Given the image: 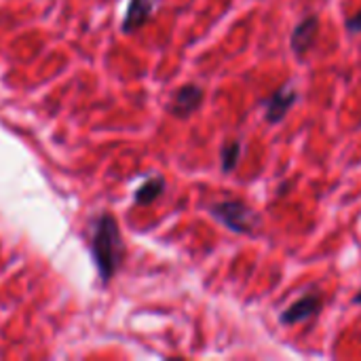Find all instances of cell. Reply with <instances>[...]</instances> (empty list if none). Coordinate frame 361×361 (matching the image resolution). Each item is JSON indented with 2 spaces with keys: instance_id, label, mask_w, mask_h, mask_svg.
<instances>
[{
  "instance_id": "10",
  "label": "cell",
  "mask_w": 361,
  "mask_h": 361,
  "mask_svg": "<svg viewBox=\"0 0 361 361\" xmlns=\"http://www.w3.org/2000/svg\"><path fill=\"white\" fill-rule=\"evenodd\" d=\"M345 23H347V30H349L351 34H360L361 32V11H357L355 15H351V17H349Z\"/></svg>"
},
{
  "instance_id": "8",
  "label": "cell",
  "mask_w": 361,
  "mask_h": 361,
  "mask_svg": "<svg viewBox=\"0 0 361 361\" xmlns=\"http://www.w3.org/2000/svg\"><path fill=\"white\" fill-rule=\"evenodd\" d=\"M165 190V180L161 176L146 180L137 190H135V205H150L154 203Z\"/></svg>"
},
{
  "instance_id": "11",
  "label": "cell",
  "mask_w": 361,
  "mask_h": 361,
  "mask_svg": "<svg viewBox=\"0 0 361 361\" xmlns=\"http://www.w3.org/2000/svg\"><path fill=\"white\" fill-rule=\"evenodd\" d=\"M353 305H361V290L353 296Z\"/></svg>"
},
{
  "instance_id": "6",
  "label": "cell",
  "mask_w": 361,
  "mask_h": 361,
  "mask_svg": "<svg viewBox=\"0 0 361 361\" xmlns=\"http://www.w3.org/2000/svg\"><path fill=\"white\" fill-rule=\"evenodd\" d=\"M317 34H319V17L317 15H307L305 19H300V23L294 27V32L290 36L292 51L298 57H302L315 44Z\"/></svg>"
},
{
  "instance_id": "4",
  "label": "cell",
  "mask_w": 361,
  "mask_h": 361,
  "mask_svg": "<svg viewBox=\"0 0 361 361\" xmlns=\"http://www.w3.org/2000/svg\"><path fill=\"white\" fill-rule=\"evenodd\" d=\"M296 102H298V91L292 85H283V87L275 89L267 99H262L264 118L273 125L281 123Z\"/></svg>"
},
{
  "instance_id": "7",
  "label": "cell",
  "mask_w": 361,
  "mask_h": 361,
  "mask_svg": "<svg viewBox=\"0 0 361 361\" xmlns=\"http://www.w3.org/2000/svg\"><path fill=\"white\" fill-rule=\"evenodd\" d=\"M154 11V0H131L125 21H123V30L125 32H133L137 27H142Z\"/></svg>"
},
{
  "instance_id": "2",
  "label": "cell",
  "mask_w": 361,
  "mask_h": 361,
  "mask_svg": "<svg viewBox=\"0 0 361 361\" xmlns=\"http://www.w3.org/2000/svg\"><path fill=\"white\" fill-rule=\"evenodd\" d=\"M209 214L222 226H226L231 233H237V235H254L258 231V226H260L258 214L247 203H243L239 199L214 203L209 207Z\"/></svg>"
},
{
  "instance_id": "3",
  "label": "cell",
  "mask_w": 361,
  "mask_h": 361,
  "mask_svg": "<svg viewBox=\"0 0 361 361\" xmlns=\"http://www.w3.org/2000/svg\"><path fill=\"white\" fill-rule=\"evenodd\" d=\"M322 307H324L322 294H319V292H309V294H305L302 298H298L296 302H292V305L281 313L279 322H281L283 326H298V324H305V322L317 317L319 311H322Z\"/></svg>"
},
{
  "instance_id": "1",
  "label": "cell",
  "mask_w": 361,
  "mask_h": 361,
  "mask_svg": "<svg viewBox=\"0 0 361 361\" xmlns=\"http://www.w3.org/2000/svg\"><path fill=\"white\" fill-rule=\"evenodd\" d=\"M89 247H91L95 267L99 271V277L104 281H110L112 275L118 271L123 256H125V245H123L118 222L110 214H102L99 218H95Z\"/></svg>"
},
{
  "instance_id": "5",
  "label": "cell",
  "mask_w": 361,
  "mask_h": 361,
  "mask_svg": "<svg viewBox=\"0 0 361 361\" xmlns=\"http://www.w3.org/2000/svg\"><path fill=\"white\" fill-rule=\"evenodd\" d=\"M203 97H205L203 89L199 85L188 82L173 93V99L169 104V112L178 118H188L192 112L199 110V106L203 104Z\"/></svg>"
},
{
  "instance_id": "9",
  "label": "cell",
  "mask_w": 361,
  "mask_h": 361,
  "mask_svg": "<svg viewBox=\"0 0 361 361\" xmlns=\"http://www.w3.org/2000/svg\"><path fill=\"white\" fill-rule=\"evenodd\" d=\"M239 159H241V142H237V140L224 142L222 148H220V169H222V173L235 171L237 165H239Z\"/></svg>"
}]
</instances>
